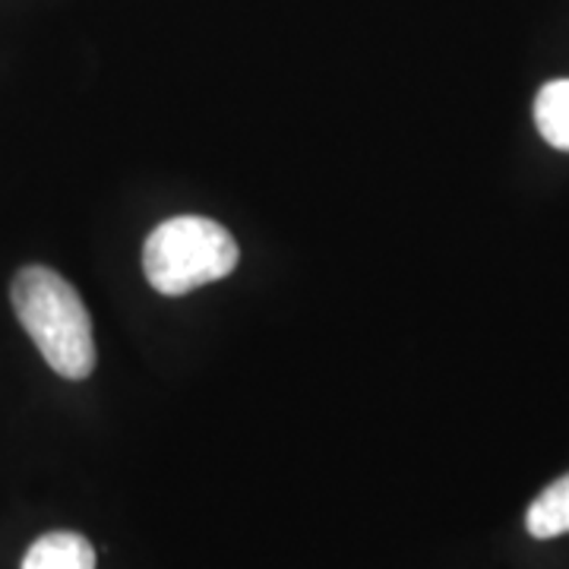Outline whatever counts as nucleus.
I'll list each match as a JSON object with an SVG mask.
<instances>
[{"label":"nucleus","mask_w":569,"mask_h":569,"mask_svg":"<svg viewBox=\"0 0 569 569\" xmlns=\"http://www.w3.org/2000/svg\"><path fill=\"white\" fill-rule=\"evenodd\" d=\"M538 133L553 146L569 152V80L548 82L535 99Z\"/></svg>","instance_id":"5"},{"label":"nucleus","mask_w":569,"mask_h":569,"mask_svg":"<svg viewBox=\"0 0 569 569\" xmlns=\"http://www.w3.org/2000/svg\"><path fill=\"white\" fill-rule=\"evenodd\" d=\"M526 529L531 538L548 541V538H560L569 531V475L560 481H553L550 488L538 493V500L531 503L526 512Z\"/></svg>","instance_id":"4"},{"label":"nucleus","mask_w":569,"mask_h":569,"mask_svg":"<svg viewBox=\"0 0 569 569\" xmlns=\"http://www.w3.org/2000/svg\"><path fill=\"white\" fill-rule=\"evenodd\" d=\"M22 569H96V550L77 531H51L26 550Z\"/></svg>","instance_id":"3"},{"label":"nucleus","mask_w":569,"mask_h":569,"mask_svg":"<svg viewBox=\"0 0 569 569\" xmlns=\"http://www.w3.org/2000/svg\"><path fill=\"white\" fill-rule=\"evenodd\" d=\"M241 260L228 228L203 216L162 222L142 247V272L162 295H187L234 272Z\"/></svg>","instance_id":"2"},{"label":"nucleus","mask_w":569,"mask_h":569,"mask_svg":"<svg viewBox=\"0 0 569 569\" xmlns=\"http://www.w3.org/2000/svg\"><path fill=\"white\" fill-rule=\"evenodd\" d=\"M10 301L41 358L63 380H86L96 370L92 320L80 291L48 266H26L10 284Z\"/></svg>","instance_id":"1"}]
</instances>
